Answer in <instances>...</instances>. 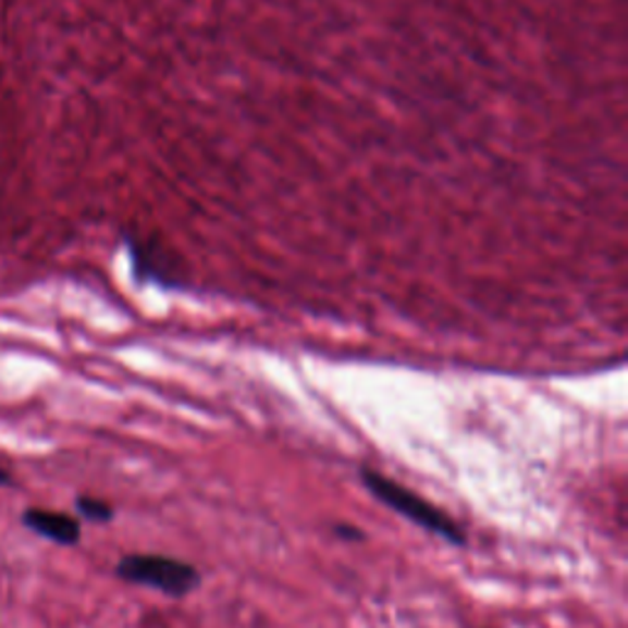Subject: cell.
I'll return each instance as SVG.
<instances>
[{"label":"cell","mask_w":628,"mask_h":628,"mask_svg":"<svg viewBox=\"0 0 628 628\" xmlns=\"http://www.w3.org/2000/svg\"><path fill=\"white\" fill-rule=\"evenodd\" d=\"M361 481L366 484V489H369L371 494L381 501V504L393 508L395 514H401L403 518L412 520L415 526H420L432 535L444 538L447 543H454V545L467 543L461 528L454 524L450 516H444L438 506L428 504L422 496H418L410 489H405L403 484H398V481H393L371 469L361 471Z\"/></svg>","instance_id":"1"},{"label":"cell","mask_w":628,"mask_h":628,"mask_svg":"<svg viewBox=\"0 0 628 628\" xmlns=\"http://www.w3.org/2000/svg\"><path fill=\"white\" fill-rule=\"evenodd\" d=\"M76 510H79V516L91 520V524H109L113 518V506L106 504L101 498H94V496H79L76 498Z\"/></svg>","instance_id":"4"},{"label":"cell","mask_w":628,"mask_h":628,"mask_svg":"<svg viewBox=\"0 0 628 628\" xmlns=\"http://www.w3.org/2000/svg\"><path fill=\"white\" fill-rule=\"evenodd\" d=\"M13 484V471L0 467V487H11Z\"/></svg>","instance_id":"6"},{"label":"cell","mask_w":628,"mask_h":628,"mask_svg":"<svg viewBox=\"0 0 628 628\" xmlns=\"http://www.w3.org/2000/svg\"><path fill=\"white\" fill-rule=\"evenodd\" d=\"M115 575L131 584L150 587L168 596H187L199 587L197 567L162 555H128L115 565Z\"/></svg>","instance_id":"2"},{"label":"cell","mask_w":628,"mask_h":628,"mask_svg":"<svg viewBox=\"0 0 628 628\" xmlns=\"http://www.w3.org/2000/svg\"><path fill=\"white\" fill-rule=\"evenodd\" d=\"M334 530H336V535L346 538V540H361V538H364L361 530L354 528V526H336Z\"/></svg>","instance_id":"5"},{"label":"cell","mask_w":628,"mask_h":628,"mask_svg":"<svg viewBox=\"0 0 628 628\" xmlns=\"http://www.w3.org/2000/svg\"><path fill=\"white\" fill-rule=\"evenodd\" d=\"M23 524L35 535L52 540V543L64 547H72L82 540L79 520L70 514H57V510L47 508H27L23 514Z\"/></svg>","instance_id":"3"}]
</instances>
